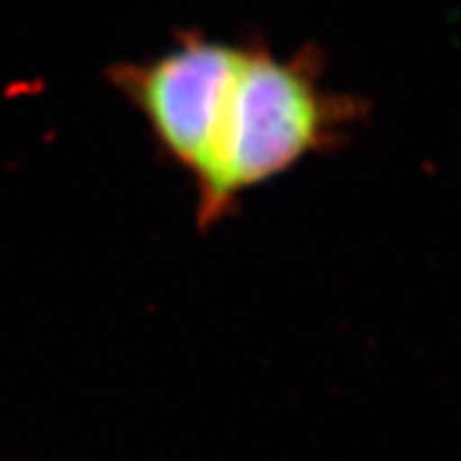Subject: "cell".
I'll return each instance as SVG.
<instances>
[{"mask_svg": "<svg viewBox=\"0 0 461 461\" xmlns=\"http://www.w3.org/2000/svg\"><path fill=\"white\" fill-rule=\"evenodd\" d=\"M353 115L351 99L322 83L313 57L226 45L184 163L201 221H217L249 188L330 149Z\"/></svg>", "mask_w": 461, "mask_h": 461, "instance_id": "obj_1", "label": "cell"}]
</instances>
